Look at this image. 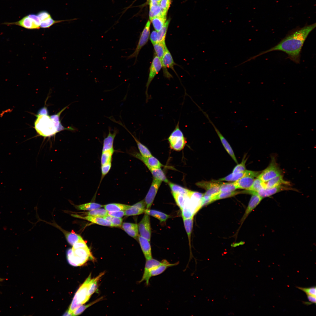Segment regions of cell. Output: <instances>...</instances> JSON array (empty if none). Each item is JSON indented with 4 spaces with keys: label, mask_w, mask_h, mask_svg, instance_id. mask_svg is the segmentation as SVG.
Listing matches in <instances>:
<instances>
[{
    "label": "cell",
    "mask_w": 316,
    "mask_h": 316,
    "mask_svg": "<svg viewBox=\"0 0 316 316\" xmlns=\"http://www.w3.org/2000/svg\"><path fill=\"white\" fill-rule=\"evenodd\" d=\"M166 20V16H160L152 18L151 21L155 31H159L163 27Z\"/></svg>",
    "instance_id": "cell-35"
},
{
    "label": "cell",
    "mask_w": 316,
    "mask_h": 316,
    "mask_svg": "<svg viewBox=\"0 0 316 316\" xmlns=\"http://www.w3.org/2000/svg\"><path fill=\"white\" fill-rule=\"evenodd\" d=\"M261 171H255L246 170L244 171L236 173H231L226 176L219 179L218 181H235L243 177L252 176L257 177Z\"/></svg>",
    "instance_id": "cell-17"
},
{
    "label": "cell",
    "mask_w": 316,
    "mask_h": 316,
    "mask_svg": "<svg viewBox=\"0 0 316 316\" xmlns=\"http://www.w3.org/2000/svg\"><path fill=\"white\" fill-rule=\"evenodd\" d=\"M162 181L154 178L149 190L144 200L146 209L150 208Z\"/></svg>",
    "instance_id": "cell-15"
},
{
    "label": "cell",
    "mask_w": 316,
    "mask_h": 316,
    "mask_svg": "<svg viewBox=\"0 0 316 316\" xmlns=\"http://www.w3.org/2000/svg\"><path fill=\"white\" fill-rule=\"evenodd\" d=\"M91 279V274H90L75 293L68 310L71 315L76 308L87 301L90 298L88 295V292Z\"/></svg>",
    "instance_id": "cell-5"
},
{
    "label": "cell",
    "mask_w": 316,
    "mask_h": 316,
    "mask_svg": "<svg viewBox=\"0 0 316 316\" xmlns=\"http://www.w3.org/2000/svg\"><path fill=\"white\" fill-rule=\"evenodd\" d=\"M105 272L101 273L96 277L91 279L89 284L88 289V295L90 298L91 296L97 290V284L99 280L105 274Z\"/></svg>",
    "instance_id": "cell-30"
},
{
    "label": "cell",
    "mask_w": 316,
    "mask_h": 316,
    "mask_svg": "<svg viewBox=\"0 0 316 316\" xmlns=\"http://www.w3.org/2000/svg\"><path fill=\"white\" fill-rule=\"evenodd\" d=\"M61 229L64 234L67 242L72 246L77 241L83 239L80 235L74 232L67 231Z\"/></svg>",
    "instance_id": "cell-29"
},
{
    "label": "cell",
    "mask_w": 316,
    "mask_h": 316,
    "mask_svg": "<svg viewBox=\"0 0 316 316\" xmlns=\"http://www.w3.org/2000/svg\"><path fill=\"white\" fill-rule=\"evenodd\" d=\"M238 189L234 182L232 183L221 182L219 192H231Z\"/></svg>",
    "instance_id": "cell-42"
},
{
    "label": "cell",
    "mask_w": 316,
    "mask_h": 316,
    "mask_svg": "<svg viewBox=\"0 0 316 316\" xmlns=\"http://www.w3.org/2000/svg\"><path fill=\"white\" fill-rule=\"evenodd\" d=\"M157 32L153 31L150 36V41L153 44L157 42Z\"/></svg>",
    "instance_id": "cell-55"
},
{
    "label": "cell",
    "mask_w": 316,
    "mask_h": 316,
    "mask_svg": "<svg viewBox=\"0 0 316 316\" xmlns=\"http://www.w3.org/2000/svg\"><path fill=\"white\" fill-rule=\"evenodd\" d=\"M108 215L117 217L122 218L125 215V212L123 210L108 212Z\"/></svg>",
    "instance_id": "cell-54"
},
{
    "label": "cell",
    "mask_w": 316,
    "mask_h": 316,
    "mask_svg": "<svg viewBox=\"0 0 316 316\" xmlns=\"http://www.w3.org/2000/svg\"><path fill=\"white\" fill-rule=\"evenodd\" d=\"M150 21L149 20L148 21L141 33L138 44L135 51L133 53L127 58V60L135 58V59L134 64H135L136 62L140 50L147 44L148 40L150 36Z\"/></svg>",
    "instance_id": "cell-9"
},
{
    "label": "cell",
    "mask_w": 316,
    "mask_h": 316,
    "mask_svg": "<svg viewBox=\"0 0 316 316\" xmlns=\"http://www.w3.org/2000/svg\"><path fill=\"white\" fill-rule=\"evenodd\" d=\"M103 205L95 202H89L75 206L76 208L78 210H82L91 211L101 208Z\"/></svg>",
    "instance_id": "cell-37"
},
{
    "label": "cell",
    "mask_w": 316,
    "mask_h": 316,
    "mask_svg": "<svg viewBox=\"0 0 316 316\" xmlns=\"http://www.w3.org/2000/svg\"><path fill=\"white\" fill-rule=\"evenodd\" d=\"M118 131L115 129L113 133L111 131L110 128L109 129V133L107 136L103 140L102 152L114 149L113 144L115 138Z\"/></svg>",
    "instance_id": "cell-21"
},
{
    "label": "cell",
    "mask_w": 316,
    "mask_h": 316,
    "mask_svg": "<svg viewBox=\"0 0 316 316\" xmlns=\"http://www.w3.org/2000/svg\"><path fill=\"white\" fill-rule=\"evenodd\" d=\"M250 194L252 195V196L245 213L241 219V224L244 222L252 211L259 204L263 199L255 193H252Z\"/></svg>",
    "instance_id": "cell-19"
},
{
    "label": "cell",
    "mask_w": 316,
    "mask_h": 316,
    "mask_svg": "<svg viewBox=\"0 0 316 316\" xmlns=\"http://www.w3.org/2000/svg\"><path fill=\"white\" fill-rule=\"evenodd\" d=\"M255 177L252 176H247L234 181L238 189L248 190L252 186Z\"/></svg>",
    "instance_id": "cell-23"
},
{
    "label": "cell",
    "mask_w": 316,
    "mask_h": 316,
    "mask_svg": "<svg viewBox=\"0 0 316 316\" xmlns=\"http://www.w3.org/2000/svg\"><path fill=\"white\" fill-rule=\"evenodd\" d=\"M34 123L35 130L40 136L48 137L54 135L58 133L54 122L48 114H37Z\"/></svg>",
    "instance_id": "cell-4"
},
{
    "label": "cell",
    "mask_w": 316,
    "mask_h": 316,
    "mask_svg": "<svg viewBox=\"0 0 316 316\" xmlns=\"http://www.w3.org/2000/svg\"><path fill=\"white\" fill-rule=\"evenodd\" d=\"M121 226L122 229L130 236L135 239L138 237L139 231L137 224L124 222Z\"/></svg>",
    "instance_id": "cell-25"
},
{
    "label": "cell",
    "mask_w": 316,
    "mask_h": 316,
    "mask_svg": "<svg viewBox=\"0 0 316 316\" xmlns=\"http://www.w3.org/2000/svg\"><path fill=\"white\" fill-rule=\"evenodd\" d=\"M307 296L308 302H305V303L306 304L309 305V304L313 303L316 304V296L310 295H307Z\"/></svg>",
    "instance_id": "cell-56"
},
{
    "label": "cell",
    "mask_w": 316,
    "mask_h": 316,
    "mask_svg": "<svg viewBox=\"0 0 316 316\" xmlns=\"http://www.w3.org/2000/svg\"><path fill=\"white\" fill-rule=\"evenodd\" d=\"M131 154L142 161L149 169L160 168L162 166L160 162L152 155L148 157H144L136 152H133Z\"/></svg>",
    "instance_id": "cell-18"
},
{
    "label": "cell",
    "mask_w": 316,
    "mask_h": 316,
    "mask_svg": "<svg viewBox=\"0 0 316 316\" xmlns=\"http://www.w3.org/2000/svg\"><path fill=\"white\" fill-rule=\"evenodd\" d=\"M72 215L74 217L85 219L99 225L113 227L111 222L104 217L90 215L81 216L76 214H73Z\"/></svg>",
    "instance_id": "cell-20"
},
{
    "label": "cell",
    "mask_w": 316,
    "mask_h": 316,
    "mask_svg": "<svg viewBox=\"0 0 316 316\" xmlns=\"http://www.w3.org/2000/svg\"><path fill=\"white\" fill-rule=\"evenodd\" d=\"M108 211L104 208H98L86 212V215L104 217L108 215Z\"/></svg>",
    "instance_id": "cell-45"
},
{
    "label": "cell",
    "mask_w": 316,
    "mask_h": 316,
    "mask_svg": "<svg viewBox=\"0 0 316 316\" xmlns=\"http://www.w3.org/2000/svg\"><path fill=\"white\" fill-rule=\"evenodd\" d=\"M104 217L110 221L113 227H121L122 225L123 219L121 218L112 217L108 215Z\"/></svg>",
    "instance_id": "cell-48"
},
{
    "label": "cell",
    "mask_w": 316,
    "mask_h": 316,
    "mask_svg": "<svg viewBox=\"0 0 316 316\" xmlns=\"http://www.w3.org/2000/svg\"><path fill=\"white\" fill-rule=\"evenodd\" d=\"M161 0H150V2L151 3H158L159 4Z\"/></svg>",
    "instance_id": "cell-57"
},
{
    "label": "cell",
    "mask_w": 316,
    "mask_h": 316,
    "mask_svg": "<svg viewBox=\"0 0 316 316\" xmlns=\"http://www.w3.org/2000/svg\"><path fill=\"white\" fill-rule=\"evenodd\" d=\"M172 193L176 204L181 210L185 205L186 195H184L179 193Z\"/></svg>",
    "instance_id": "cell-41"
},
{
    "label": "cell",
    "mask_w": 316,
    "mask_h": 316,
    "mask_svg": "<svg viewBox=\"0 0 316 316\" xmlns=\"http://www.w3.org/2000/svg\"><path fill=\"white\" fill-rule=\"evenodd\" d=\"M130 205L120 203H112L103 205L104 209L108 212L125 211Z\"/></svg>",
    "instance_id": "cell-32"
},
{
    "label": "cell",
    "mask_w": 316,
    "mask_h": 316,
    "mask_svg": "<svg viewBox=\"0 0 316 316\" xmlns=\"http://www.w3.org/2000/svg\"><path fill=\"white\" fill-rule=\"evenodd\" d=\"M169 22L170 20H168L165 22L162 28L157 32V42L165 41L166 32Z\"/></svg>",
    "instance_id": "cell-44"
},
{
    "label": "cell",
    "mask_w": 316,
    "mask_h": 316,
    "mask_svg": "<svg viewBox=\"0 0 316 316\" xmlns=\"http://www.w3.org/2000/svg\"><path fill=\"white\" fill-rule=\"evenodd\" d=\"M171 148L176 151H180L184 147L187 143L186 138L180 129L179 121L168 138Z\"/></svg>",
    "instance_id": "cell-6"
},
{
    "label": "cell",
    "mask_w": 316,
    "mask_h": 316,
    "mask_svg": "<svg viewBox=\"0 0 316 316\" xmlns=\"http://www.w3.org/2000/svg\"><path fill=\"white\" fill-rule=\"evenodd\" d=\"M145 213L157 218L162 222H165L170 217L169 215L162 212L150 209H146Z\"/></svg>",
    "instance_id": "cell-28"
},
{
    "label": "cell",
    "mask_w": 316,
    "mask_h": 316,
    "mask_svg": "<svg viewBox=\"0 0 316 316\" xmlns=\"http://www.w3.org/2000/svg\"><path fill=\"white\" fill-rule=\"evenodd\" d=\"M67 107L64 108L60 111L59 112L56 114L50 116V117L53 121L54 125L56 129L58 132L64 130H72L74 129L71 127L69 128H66L63 127L61 125L59 120V117L61 112L65 110Z\"/></svg>",
    "instance_id": "cell-31"
},
{
    "label": "cell",
    "mask_w": 316,
    "mask_h": 316,
    "mask_svg": "<svg viewBox=\"0 0 316 316\" xmlns=\"http://www.w3.org/2000/svg\"><path fill=\"white\" fill-rule=\"evenodd\" d=\"M168 183L171 190L172 193L186 195L188 194L190 190L180 186L169 182Z\"/></svg>",
    "instance_id": "cell-40"
},
{
    "label": "cell",
    "mask_w": 316,
    "mask_h": 316,
    "mask_svg": "<svg viewBox=\"0 0 316 316\" xmlns=\"http://www.w3.org/2000/svg\"><path fill=\"white\" fill-rule=\"evenodd\" d=\"M111 166V162L101 165V171L102 176L101 181L109 171Z\"/></svg>",
    "instance_id": "cell-51"
},
{
    "label": "cell",
    "mask_w": 316,
    "mask_h": 316,
    "mask_svg": "<svg viewBox=\"0 0 316 316\" xmlns=\"http://www.w3.org/2000/svg\"><path fill=\"white\" fill-rule=\"evenodd\" d=\"M200 110L202 111V113L207 118L209 122L212 125V126L214 128V129L216 133L217 134L221 142L224 147V148L230 156L232 159L235 161V162L238 164V162L237 161V159L235 155L234 152L230 144L226 139L224 137L223 135L220 132L218 129L217 128L216 126L214 125L213 123L211 120L210 118L206 112L203 111L200 107L199 108Z\"/></svg>",
    "instance_id": "cell-12"
},
{
    "label": "cell",
    "mask_w": 316,
    "mask_h": 316,
    "mask_svg": "<svg viewBox=\"0 0 316 316\" xmlns=\"http://www.w3.org/2000/svg\"><path fill=\"white\" fill-rule=\"evenodd\" d=\"M138 238L140 244L146 260L152 258L150 241L145 238L139 235Z\"/></svg>",
    "instance_id": "cell-22"
},
{
    "label": "cell",
    "mask_w": 316,
    "mask_h": 316,
    "mask_svg": "<svg viewBox=\"0 0 316 316\" xmlns=\"http://www.w3.org/2000/svg\"><path fill=\"white\" fill-rule=\"evenodd\" d=\"M161 61L164 76L168 78H171L172 76L167 71V68H170L175 72L174 67L176 64L167 48H166Z\"/></svg>",
    "instance_id": "cell-16"
},
{
    "label": "cell",
    "mask_w": 316,
    "mask_h": 316,
    "mask_svg": "<svg viewBox=\"0 0 316 316\" xmlns=\"http://www.w3.org/2000/svg\"><path fill=\"white\" fill-rule=\"evenodd\" d=\"M281 174V172L274 158H272L269 166L257 177L263 182Z\"/></svg>",
    "instance_id": "cell-8"
},
{
    "label": "cell",
    "mask_w": 316,
    "mask_h": 316,
    "mask_svg": "<svg viewBox=\"0 0 316 316\" xmlns=\"http://www.w3.org/2000/svg\"><path fill=\"white\" fill-rule=\"evenodd\" d=\"M193 217L187 219H183L184 225L187 233L190 249L191 237L193 225Z\"/></svg>",
    "instance_id": "cell-36"
},
{
    "label": "cell",
    "mask_w": 316,
    "mask_h": 316,
    "mask_svg": "<svg viewBox=\"0 0 316 316\" xmlns=\"http://www.w3.org/2000/svg\"><path fill=\"white\" fill-rule=\"evenodd\" d=\"M114 149L102 152L101 158V165L112 162Z\"/></svg>",
    "instance_id": "cell-39"
},
{
    "label": "cell",
    "mask_w": 316,
    "mask_h": 316,
    "mask_svg": "<svg viewBox=\"0 0 316 316\" xmlns=\"http://www.w3.org/2000/svg\"><path fill=\"white\" fill-rule=\"evenodd\" d=\"M316 27V23L298 28L290 31L276 45L267 50L250 57L246 60L248 62L267 53L273 51L284 52L288 58L296 63L300 61V53L304 42L309 34Z\"/></svg>",
    "instance_id": "cell-1"
},
{
    "label": "cell",
    "mask_w": 316,
    "mask_h": 316,
    "mask_svg": "<svg viewBox=\"0 0 316 316\" xmlns=\"http://www.w3.org/2000/svg\"><path fill=\"white\" fill-rule=\"evenodd\" d=\"M296 288L305 293L306 295L316 296V288L315 286L309 287H303L297 286Z\"/></svg>",
    "instance_id": "cell-50"
},
{
    "label": "cell",
    "mask_w": 316,
    "mask_h": 316,
    "mask_svg": "<svg viewBox=\"0 0 316 316\" xmlns=\"http://www.w3.org/2000/svg\"><path fill=\"white\" fill-rule=\"evenodd\" d=\"M136 0H135V1H134L133 2H135V1H136Z\"/></svg>",
    "instance_id": "cell-58"
},
{
    "label": "cell",
    "mask_w": 316,
    "mask_h": 316,
    "mask_svg": "<svg viewBox=\"0 0 316 316\" xmlns=\"http://www.w3.org/2000/svg\"><path fill=\"white\" fill-rule=\"evenodd\" d=\"M152 173L154 178L168 183L169 181L166 177L164 173L160 168L150 169H149Z\"/></svg>",
    "instance_id": "cell-34"
},
{
    "label": "cell",
    "mask_w": 316,
    "mask_h": 316,
    "mask_svg": "<svg viewBox=\"0 0 316 316\" xmlns=\"http://www.w3.org/2000/svg\"><path fill=\"white\" fill-rule=\"evenodd\" d=\"M68 263L74 266H79L84 265L89 260L94 258L87 247H74L69 248L66 252Z\"/></svg>",
    "instance_id": "cell-3"
},
{
    "label": "cell",
    "mask_w": 316,
    "mask_h": 316,
    "mask_svg": "<svg viewBox=\"0 0 316 316\" xmlns=\"http://www.w3.org/2000/svg\"><path fill=\"white\" fill-rule=\"evenodd\" d=\"M296 190L293 188L288 187L282 185L279 186L269 188H262L257 192L250 191V194L252 193L256 194L263 199L264 198L270 197L278 193L285 190Z\"/></svg>",
    "instance_id": "cell-14"
},
{
    "label": "cell",
    "mask_w": 316,
    "mask_h": 316,
    "mask_svg": "<svg viewBox=\"0 0 316 316\" xmlns=\"http://www.w3.org/2000/svg\"><path fill=\"white\" fill-rule=\"evenodd\" d=\"M37 15L41 22L51 17L50 13L46 11H40L37 14Z\"/></svg>",
    "instance_id": "cell-53"
},
{
    "label": "cell",
    "mask_w": 316,
    "mask_h": 316,
    "mask_svg": "<svg viewBox=\"0 0 316 316\" xmlns=\"http://www.w3.org/2000/svg\"><path fill=\"white\" fill-rule=\"evenodd\" d=\"M283 185H290V183L285 181L281 174L267 181L264 182V188H269Z\"/></svg>",
    "instance_id": "cell-24"
},
{
    "label": "cell",
    "mask_w": 316,
    "mask_h": 316,
    "mask_svg": "<svg viewBox=\"0 0 316 316\" xmlns=\"http://www.w3.org/2000/svg\"><path fill=\"white\" fill-rule=\"evenodd\" d=\"M155 53L161 60L167 48L165 41L157 42L153 44Z\"/></svg>",
    "instance_id": "cell-33"
},
{
    "label": "cell",
    "mask_w": 316,
    "mask_h": 316,
    "mask_svg": "<svg viewBox=\"0 0 316 316\" xmlns=\"http://www.w3.org/2000/svg\"><path fill=\"white\" fill-rule=\"evenodd\" d=\"M149 18L150 20L153 18L160 16H166V12L161 9L159 4L150 5Z\"/></svg>",
    "instance_id": "cell-27"
},
{
    "label": "cell",
    "mask_w": 316,
    "mask_h": 316,
    "mask_svg": "<svg viewBox=\"0 0 316 316\" xmlns=\"http://www.w3.org/2000/svg\"><path fill=\"white\" fill-rule=\"evenodd\" d=\"M162 67L161 60L157 56L154 57L150 68L148 80L146 85V101L149 99L148 90L149 85L156 75L158 73Z\"/></svg>",
    "instance_id": "cell-11"
},
{
    "label": "cell",
    "mask_w": 316,
    "mask_h": 316,
    "mask_svg": "<svg viewBox=\"0 0 316 316\" xmlns=\"http://www.w3.org/2000/svg\"><path fill=\"white\" fill-rule=\"evenodd\" d=\"M66 20H55L51 17L41 22L40 28H49L54 24Z\"/></svg>",
    "instance_id": "cell-46"
},
{
    "label": "cell",
    "mask_w": 316,
    "mask_h": 316,
    "mask_svg": "<svg viewBox=\"0 0 316 316\" xmlns=\"http://www.w3.org/2000/svg\"><path fill=\"white\" fill-rule=\"evenodd\" d=\"M134 204L124 211L125 215L130 216L138 215L145 212V210Z\"/></svg>",
    "instance_id": "cell-38"
},
{
    "label": "cell",
    "mask_w": 316,
    "mask_h": 316,
    "mask_svg": "<svg viewBox=\"0 0 316 316\" xmlns=\"http://www.w3.org/2000/svg\"><path fill=\"white\" fill-rule=\"evenodd\" d=\"M264 188V182L257 177L255 179L252 186L248 190L257 192Z\"/></svg>",
    "instance_id": "cell-47"
},
{
    "label": "cell",
    "mask_w": 316,
    "mask_h": 316,
    "mask_svg": "<svg viewBox=\"0 0 316 316\" xmlns=\"http://www.w3.org/2000/svg\"><path fill=\"white\" fill-rule=\"evenodd\" d=\"M171 4V0H161L159 5L162 10L167 12Z\"/></svg>",
    "instance_id": "cell-52"
},
{
    "label": "cell",
    "mask_w": 316,
    "mask_h": 316,
    "mask_svg": "<svg viewBox=\"0 0 316 316\" xmlns=\"http://www.w3.org/2000/svg\"><path fill=\"white\" fill-rule=\"evenodd\" d=\"M103 299L102 297L86 305H82L76 308L72 313V315L76 316L81 314L84 310L89 307L91 306L95 303L101 301Z\"/></svg>",
    "instance_id": "cell-43"
},
{
    "label": "cell",
    "mask_w": 316,
    "mask_h": 316,
    "mask_svg": "<svg viewBox=\"0 0 316 316\" xmlns=\"http://www.w3.org/2000/svg\"><path fill=\"white\" fill-rule=\"evenodd\" d=\"M40 23L41 21L37 14H30L17 21L6 22L3 24L7 25H17L28 29L32 30L40 29Z\"/></svg>",
    "instance_id": "cell-7"
},
{
    "label": "cell",
    "mask_w": 316,
    "mask_h": 316,
    "mask_svg": "<svg viewBox=\"0 0 316 316\" xmlns=\"http://www.w3.org/2000/svg\"><path fill=\"white\" fill-rule=\"evenodd\" d=\"M140 236L150 241L151 231L149 215L145 214L138 225Z\"/></svg>",
    "instance_id": "cell-13"
},
{
    "label": "cell",
    "mask_w": 316,
    "mask_h": 316,
    "mask_svg": "<svg viewBox=\"0 0 316 316\" xmlns=\"http://www.w3.org/2000/svg\"><path fill=\"white\" fill-rule=\"evenodd\" d=\"M159 261L153 258L146 260L144 270L142 277L140 282L145 281L146 285L150 284V278L159 275L164 272L168 267L177 265L179 262L170 263L166 260Z\"/></svg>",
    "instance_id": "cell-2"
},
{
    "label": "cell",
    "mask_w": 316,
    "mask_h": 316,
    "mask_svg": "<svg viewBox=\"0 0 316 316\" xmlns=\"http://www.w3.org/2000/svg\"><path fill=\"white\" fill-rule=\"evenodd\" d=\"M247 159L245 158V155L243 157L241 162L238 164L233 169L232 173H236L244 171L246 170L245 163Z\"/></svg>",
    "instance_id": "cell-49"
},
{
    "label": "cell",
    "mask_w": 316,
    "mask_h": 316,
    "mask_svg": "<svg viewBox=\"0 0 316 316\" xmlns=\"http://www.w3.org/2000/svg\"><path fill=\"white\" fill-rule=\"evenodd\" d=\"M220 184V181L217 180L212 181H202L196 183V185L206 190L203 196L211 197L219 192Z\"/></svg>",
    "instance_id": "cell-10"
},
{
    "label": "cell",
    "mask_w": 316,
    "mask_h": 316,
    "mask_svg": "<svg viewBox=\"0 0 316 316\" xmlns=\"http://www.w3.org/2000/svg\"><path fill=\"white\" fill-rule=\"evenodd\" d=\"M241 193H246V190L219 192L211 197V203L217 200L232 197Z\"/></svg>",
    "instance_id": "cell-26"
}]
</instances>
